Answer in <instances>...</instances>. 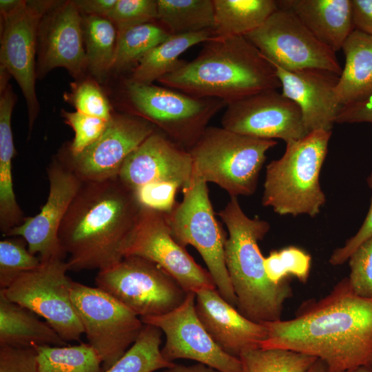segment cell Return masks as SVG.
Listing matches in <instances>:
<instances>
[{"instance_id":"6da1fadb","label":"cell","mask_w":372,"mask_h":372,"mask_svg":"<svg viewBox=\"0 0 372 372\" xmlns=\"http://www.w3.org/2000/svg\"><path fill=\"white\" fill-rule=\"evenodd\" d=\"M263 324L267 337L262 349L316 358L327 372L372 366V298L354 293L347 278L324 297L304 302L293 318Z\"/></svg>"},{"instance_id":"7a4b0ae2","label":"cell","mask_w":372,"mask_h":372,"mask_svg":"<svg viewBox=\"0 0 372 372\" xmlns=\"http://www.w3.org/2000/svg\"><path fill=\"white\" fill-rule=\"evenodd\" d=\"M141 208L134 192L118 178L83 182L58 234L69 271H100L119 262Z\"/></svg>"},{"instance_id":"3957f363","label":"cell","mask_w":372,"mask_h":372,"mask_svg":"<svg viewBox=\"0 0 372 372\" xmlns=\"http://www.w3.org/2000/svg\"><path fill=\"white\" fill-rule=\"evenodd\" d=\"M203 43L193 60L158 79L160 85L227 105L280 88L274 67L245 36L215 37Z\"/></svg>"},{"instance_id":"277c9868","label":"cell","mask_w":372,"mask_h":372,"mask_svg":"<svg viewBox=\"0 0 372 372\" xmlns=\"http://www.w3.org/2000/svg\"><path fill=\"white\" fill-rule=\"evenodd\" d=\"M218 216L229 232L225 258L237 298L236 309L258 323L281 320L284 304L293 291L288 280L275 284L267 276L258 242L269 231V223L257 216L248 217L234 196Z\"/></svg>"},{"instance_id":"5b68a950","label":"cell","mask_w":372,"mask_h":372,"mask_svg":"<svg viewBox=\"0 0 372 372\" xmlns=\"http://www.w3.org/2000/svg\"><path fill=\"white\" fill-rule=\"evenodd\" d=\"M331 132L317 130L287 144L266 167L262 204L279 215L317 216L326 202L320 184Z\"/></svg>"},{"instance_id":"8992f818","label":"cell","mask_w":372,"mask_h":372,"mask_svg":"<svg viewBox=\"0 0 372 372\" xmlns=\"http://www.w3.org/2000/svg\"><path fill=\"white\" fill-rule=\"evenodd\" d=\"M277 143L223 127H207L188 150L193 174L207 183L216 184L230 197L250 196L256 190L267 151Z\"/></svg>"},{"instance_id":"52a82bcc","label":"cell","mask_w":372,"mask_h":372,"mask_svg":"<svg viewBox=\"0 0 372 372\" xmlns=\"http://www.w3.org/2000/svg\"><path fill=\"white\" fill-rule=\"evenodd\" d=\"M123 94L129 114L147 121L187 151L200 138L210 120L227 106L220 99L196 97L130 78L123 82Z\"/></svg>"},{"instance_id":"ba28073f","label":"cell","mask_w":372,"mask_h":372,"mask_svg":"<svg viewBox=\"0 0 372 372\" xmlns=\"http://www.w3.org/2000/svg\"><path fill=\"white\" fill-rule=\"evenodd\" d=\"M182 192L183 200L165 213L171 234L182 247L190 245L198 251L218 293L236 307L237 298L225 264L227 234L215 217L207 183L194 175Z\"/></svg>"},{"instance_id":"9c48e42d","label":"cell","mask_w":372,"mask_h":372,"mask_svg":"<svg viewBox=\"0 0 372 372\" xmlns=\"http://www.w3.org/2000/svg\"><path fill=\"white\" fill-rule=\"evenodd\" d=\"M95 283L141 318L167 313L178 307L187 295L166 271L138 256L123 257L99 271Z\"/></svg>"},{"instance_id":"30bf717a","label":"cell","mask_w":372,"mask_h":372,"mask_svg":"<svg viewBox=\"0 0 372 372\" xmlns=\"http://www.w3.org/2000/svg\"><path fill=\"white\" fill-rule=\"evenodd\" d=\"M68 271L64 260L43 261L1 289L10 300L45 319L66 342L79 341L84 333L72 300L74 281L68 276Z\"/></svg>"},{"instance_id":"8fae6325","label":"cell","mask_w":372,"mask_h":372,"mask_svg":"<svg viewBox=\"0 0 372 372\" xmlns=\"http://www.w3.org/2000/svg\"><path fill=\"white\" fill-rule=\"evenodd\" d=\"M71 297L88 343L99 355L105 371L134 344L144 324L129 308L97 287L74 281Z\"/></svg>"},{"instance_id":"7c38bea8","label":"cell","mask_w":372,"mask_h":372,"mask_svg":"<svg viewBox=\"0 0 372 372\" xmlns=\"http://www.w3.org/2000/svg\"><path fill=\"white\" fill-rule=\"evenodd\" d=\"M121 253L123 258L138 256L154 262L187 293L216 289L208 270L199 265L172 237L163 212L141 207Z\"/></svg>"},{"instance_id":"4fadbf2b","label":"cell","mask_w":372,"mask_h":372,"mask_svg":"<svg viewBox=\"0 0 372 372\" xmlns=\"http://www.w3.org/2000/svg\"><path fill=\"white\" fill-rule=\"evenodd\" d=\"M245 37L271 64L286 70L320 69L341 74L335 52L316 39L288 10L278 8Z\"/></svg>"},{"instance_id":"5bb4252c","label":"cell","mask_w":372,"mask_h":372,"mask_svg":"<svg viewBox=\"0 0 372 372\" xmlns=\"http://www.w3.org/2000/svg\"><path fill=\"white\" fill-rule=\"evenodd\" d=\"M54 1H24L13 12L1 16L0 68L12 76L25 99L29 135L39 110L36 94L38 29Z\"/></svg>"},{"instance_id":"9a60e30c","label":"cell","mask_w":372,"mask_h":372,"mask_svg":"<svg viewBox=\"0 0 372 372\" xmlns=\"http://www.w3.org/2000/svg\"><path fill=\"white\" fill-rule=\"evenodd\" d=\"M156 130L138 116L113 114L106 130L93 144L76 156L63 149L57 157L82 182L116 178L127 156Z\"/></svg>"},{"instance_id":"2e32d148","label":"cell","mask_w":372,"mask_h":372,"mask_svg":"<svg viewBox=\"0 0 372 372\" xmlns=\"http://www.w3.org/2000/svg\"><path fill=\"white\" fill-rule=\"evenodd\" d=\"M195 301L196 293L189 292L184 302L172 311L141 318L143 324L155 326L165 334L163 356L171 362L189 359L219 372H242L240 359L225 353L202 324Z\"/></svg>"},{"instance_id":"e0dca14e","label":"cell","mask_w":372,"mask_h":372,"mask_svg":"<svg viewBox=\"0 0 372 372\" xmlns=\"http://www.w3.org/2000/svg\"><path fill=\"white\" fill-rule=\"evenodd\" d=\"M222 127L251 137L286 143L308 134L298 105L277 90H265L227 105Z\"/></svg>"},{"instance_id":"ac0fdd59","label":"cell","mask_w":372,"mask_h":372,"mask_svg":"<svg viewBox=\"0 0 372 372\" xmlns=\"http://www.w3.org/2000/svg\"><path fill=\"white\" fill-rule=\"evenodd\" d=\"M49 193L41 211L26 217L23 223L4 236H19L27 242L28 250L38 254L41 262L64 260L67 256L58 234L67 211L80 189L82 181L58 157L47 167Z\"/></svg>"},{"instance_id":"d6986e66","label":"cell","mask_w":372,"mask_h":372,"mask_svg":"<svg viewBox=\"0 0 372 372\" xmlns=\"http://www.w3.org/2000/svg\"><path fill=\"white\" fill-rule=\"evenodd\" d=\"M37 76L63 68L75 79L87 70L83 17L73 1L56 2L42 17L38 29Z\"/></svg>"},{"instance_id":"ffe728a7","label":"cell","mask_w":372,"mask_h":372,"mask_svg":"<svg viewBox=\"0 0 372 372\" xmlns=\"http://www.w3.org/2000/svg\"><path fill=\"white\" fill-rule=\"evenodd\" d=\"M193 176L189 152L156 130L127 156L118 178L133 191L155 182L172 183L182 191Z\"/></svg>"},{"instance_id":"44dd1931","label":"cell","mask_w":372,"mask_h":372,"mask_svg":"<svg viewBox=\"0 0 372 372\" xmlns=\"http://www.w3.org/2000/svg\"><path fill=\"white\" fill-rule=\"evenodd\" d=\"M271 65L280 81L281 93L299 107L307 132H331L342 107L335 97L340 75L320 69L289 71Z\"/></svg>"},{"instance_id":"7402d4cb","label":"cell","mask_w":372,"mask_h":372,"mask_svg":"<svg viewBox=\"0 0 372 372\" xmlns=\"http://www.w3.org/2000/svg\"><path fill=\"white\" fill-rule=\"evenodd\" d=\"M195 309L214 341L227 353L239 358L247 349L260 347L267 337L263 323L250 320L227 302L216 289L196 293Z\"/></svg>"},{"instance_id":"603a6c76","label":"cell","mask_w":372,"mask_h":372,"mask_svg":"<svg viewBox=\"0 0 372 372\" xmlns=\"http://www.w3.org/2000/svg\"><path fill=\"white\" fill-rule=\"evenodd\" d=\"M321 43L336 53L354 30L351 0H280Z\"/></svg>"},{"instance_id":"cb8c5ba5","label":"cell","mask_w":372,"mask_h":372,"mask_svg":"<svg viewBox=\"0 0 372 372\" xmlns=\"http://www.w3.org/2000/svg\"><path fill=\"white\" fill-rule=\"evenodd\" d=\"M15 99L10 85L0 90V231L3 236L26 218L16 199L12 173L15 150L11 117Z\"/></svg>"},{"instance_id":"d4e9b609","label":"cell","mask_w":372,"mask_h":372,"mask_svg":"<svg viewBox=\"0 0 372 372\" xmlns=\"http://www.w3.org/2000/svg\"><path fill=\"white\" fill-rule=\"evenodd\" d=\"M342 50L345 61L335 97L343 106L372 96V37L354 29Z\"/></svg>"},{"instance_id":"484cf974","label":"cell","mask_w":372,"mask_h":372,"mask_svg":"<svg viewBox=\"0 0 372 372\" xmlns=\"http://www.w3.org/2000/svg\"><path fill=\"white\" fill-rule=\"evenodd\" d=\"M65 346L46 322L30 309L10 300L0 289V346Z\"/></svg>"},{"instance_id":"4316f807","label":"cell","mask_w":372,"mask_h":372,"mask_svg":"<svg viewBox=\"0 0 372 372\" xmlns=\"http://www.w3.org/2000/svg\"><path fill=\"white\" fill-rule=\"evenodd\" d=\"M215 37L212 30L171 35L142 57L132 70L130 79L141 83H153L180 66V56L192 46Z\"/></svg>"},{"instance_id":"83f0119b","label":"cell","mask_w":372,"mask_h":372,"mask_svg":"<svg viewBox=\"0 0 372 372\" xmlns=\"http://www.w3.org/2000/svg\"><path fill=\"white\" fill-rule=\"evenodd\" d=\"M215 37L245 36L260 27L278 8L274 0H213Z\"/></svg>"},{"instance_id":"f1b7e54d","label":"cell","mask_w":372,"mask_h":372,"mask_svg":"<svg viewBox=\"0 0 372 372\" xmlns=\"http://www.w3.org/2000/svg\"><path fill=\"white\" fill-rule=\"evenodd\" d=\"M82 17L87 70L101 80L112 70L117 29L107 17L83 14Z\"/></svg>"},{"instance_id":"f546056e","label":"cell","mask_w":372,"mask_h":372,"mask_svg":"<svg viewBox=\"0 0 372 372\" xmlns=\"http://www.w3.org/2000/svg\"><path fill=\"white\" fill-rule=\"evenodd\" d=\"M158 21L171 35L212 30L213 0H157Z\"/></svg>"},{"instance_id":"4dcf8cb0","label":"cell","mask_w":372,"mask_h":372,"mask_svg":"<svg viewBox=\"0 0 372 372\" xmlns=\"http://www.w3.org/2000/svg\"><path fill=\"white\" fill-rule=\"evenodd\" d=\"M117 43L112 70H132L140 59L171 34L158 21L117 30Z\"/></svg>"},{"instance_id":"1f68e13d","label":"cell","mask_w":372,"mask_h":372,"mask_svg":"<svg viewBox=\"0 0 372 372\" xmlns=\"http://www.w3.org/2000/svg\"><path fill=\"white\" fill-rule=\"evenodd\" d=\"M38 372H103L102 360L87 343L34 346Z\"/></svg>"},{"instance_id":"d6a6232c","label":"cell","mask_w":372,"mask_h":372,"mask_svg":"<svg viewBox=\"0 0 372 372\" xmlns=\"http://www.w3.org/2000/svg\"><path fill=\"white\" fill-rule=\"evenodd\" d=\"M162 331L145 324L134 344L124 355L103 372H154L175 364L161 353Z\"/></svg>"},{"instance_id":"836d02e7","label":"cell","mask_w":372,"mask_h":372,"mask_svg":"<svg viewBox=\"0 0 372 372\" xmlns=\"http://www.w3.org/2000/svg\"><path fill=\"white\" fill-rule=\"evenodd\" d=\"M238 358L242 372H307L318 360L293 351L261 347L244 351Z\"/></svg>"},{"instance_id":"e575fe53","label":"cell","mask_w":372,"mask_h":372,"mask_svg":"<svg viewBox=\"0 0 372 372\" xmlns=\"http://www.w3.org/2000/svg\"><path fill=\"white\" fill-rule=\"evenodd\" d=\"M311 262V256L295 246L273 250L264 259L267 276L275 284L288 280L290 276L296 278L301 282H307Z\"/></svg>"},{"instance_id":"d590c367","label":"cell","mask_w":372,"mask_h":372,"mask_svg":"<svg viewBox=\"0 0 372 372\" xmlns=\"http://www.w3.org/2000/svg\"><path fill=\"white\" fill-rule=\"evenodd\" d=\"M0 241V288L7 289L23 273L37 268L41 260L30 252L26 241L14 236Z\"/></svg>"},{"instance_id":"8d00e7d4","label":"cell","mask_w":372,"mask_h":372,"mask_svg":"<svg viewBox=\"0 0 372 372\" xmlns=\"http://www.w3.org/2000/svg\"><path fill=\"white\" fill-rule=\"evenodd\" d=\"M65 123L74 132V137L64 149L68 154L76 156L93 144L106 130L110 120H106L77 111L61 110Z\"/></svg>"},{"instance_id":"74e56055","label":"cell","mask_w":372,"mask_h":372,"mask_svg":"<svg viewBox=\"0 0 372 372\" xmlns=\"http://www.w3.org/2000/svg\"><path fill=\"white\" fill-rule=\"evenodd\" d=\"M64 99L77 112L106 120H110L113 115L101 89L91 80L74 83L71 92L64 94Z\"/></svg>"},{"instance_id":"f35d334b","label":"cell","mask_w":372,"mask_h":372,"mask_svg":"<svg viewBox=\"0 0 372 372\" xmlns=\"http://www.w3.org/2000/svg\"><path fill=\"white\" fill-rule=\"evenodd\" d=\"M116 29L158 21L157 0H117L107 17Z\"/></svg>"},{"instance_id":"ab89813d","label":"cell","mask_w":372,"mask_h":372,"mask_svg":"<svg viewBox=\"0 0 372 372\" xmlns=\"http://www.w3.org/2000/svg\"><path fill=\"white\" fill-rule=\"evenodd\" d=\"M349 263L350 287L357 295L372 298V237L352 253Z\"/></svg>"},{"instance_id":"60d3db41","label":"cell","mask_w":372,"mask_h":372,"mask_svg":"<svg viewBox=\"0 0 372 372\" xmlns=\"http://www.w3.org/2000/svg\"><path fill=\"white\" fill-rule=\"evenodd\" d=\"M178 187L169 182H155L145 185L134 192L141 207L169 213L176 205V194Z\"/></svg>"},{"instance_id":"b9f144b4","label":"cell","mask_w":372,"mask_h":372,"mask_svg":"<svg viewBox=\"0 0 372 372\" xmlns=\"http://www.w3.org/2000/svg\"><path fill=\"white\" fill-rule=\"evenodd\" d=\"M34 347L0 346V372H38Z\"/></svg>"},{"instance_id":"7bdbcfd3","label":"cell","mask_w":372,"mask_h":372,"mask_svg":"<svg viewBox=\"0 0 372 372\" xmlns=\"http://www.w3.org/2000/svg\"><path fill=\"white\" fill-rule=\"evenodd\" d=\"M367 182L372 191V172L367 178ZM371 237H372V197L368 214L362 226L353 236L345 242L342 247L333 251L329 258L330 264L335 266L344 264L349 260L352 253Z\"/></svg>"},{"instance_id":"ee69618b","label":"cell","mask_w":372,"mask_h":372,"mask_svg":"<svg viewBox=\"0 0 372 372\" xmlns=\"http://www.w3.org/2000/svg\"><path fill=\"white\" fill-rule=\"evenodd\" d=\"M372 123V96L341 107L335 123Z\"/></svg>"},{"instance_id":"f6af8a7d","label":"cell","mask_w":372,"mask_h":372,"mask_svg":"<svg viewBox=\"0 0 372 372\" xmlns=\"http://www.w3.org/2000/svg\"><path fill=\"white\" fill-rule=\"evenodd\" d=\"M354 29L372 37V0H351Z\"/></svg>"},{"instance_id":"bcb514c9","label":"cell","mask_w":372,"mask_h":372,"mask_svg":"<svg viewBox=\"0 0 372 372\" xmlns=\"http://www.w3.org/2000/svg\"><path fill=\"white\" fill-rule=\"evenodd\" d=\"M117 0H75L73 1L83 15L107 17Z\"/></svg>"},{"instance_id":"7dc6e473","label":"cell","mask_w":372,"mask_h":372,"mask_svg":"<svg viewBox=\"0 0 372 372\" xmlns=\"http://www.w3.org/2000/svg\"><path fill=\"white\" fill-rule=\"evenodd\" d=\"M163 372H219L205 364L198 363L192 366L174 364L170 368L165 369Z\"/></svg>"},{"instance_id":"c3c4849f","label":"cell","mask_w":372,"mask_h":372,"mask_svg":"<svg viewBox=\"0 0 372 372\" xmlns=\"http://www.w3.org/2000/svg\"><path fill=\"white\" fill-rule=\"evenodd\" d=\"M22 0H1V16L10 14L18 9L23 3Z\"/></svg>"},{"instance_id":"681fc988","label":"cell","mask_w":372,"mask_h":372,"mask_svg":"<svg viewBox=\"0 0 372 372\" xmlns=\"http://www.w3.org/2000/svg\"><path fill=\"white\" fill-rule=\"evenodd\" d=\"M307 372H327L325 364L318 359Z\"/></svg>"},{"instance_id":"f907efd6","label":"cell","mask_w":372,"mask_h":372,"mask_svg":"<svg viewBox=\"0 0 372 372\" xmlns=\"http://www.w3.org/2000/svg\"><path fill=\"white\" fill-rule=\"evenodd\" d=\"M345 372H372V366H361Z\"/></svg>"}]
</instances>
